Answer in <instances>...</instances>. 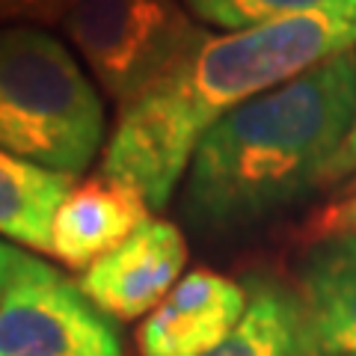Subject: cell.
<instances>
[{"mask_svg":"<svg viewBox=\"0 0 356 356\" xmlns=\"http://www.w3.org/2000/svg\"><path fill=\"white\" fill-rule=\"evenodd\" d=\"M356 48V13H309L273 24L205 33L119 107L102 170L163 211L199 140L222 116Z\"/></svg>","mask_w":356,"mask_h":356,"instance_id":"obj_1","label":"cell"},{"mask_svg":"<svg viewBox=\"0 0 356 356\" xmlns=\"http://www.w3.org/2000/svg\"><path fill=\"white\" fill-rule=\"evenodd\" d=\"M356 119V48L241 104L193 152L181 187L184 226L222 241L255 232L315 187Z\"/></svg>","mask_w":356,"mask_h":356,"instance_id":"obj_2","label":"cell"},{"mask_svg":"<svg viewBox=\"0 0 356 356\" xmlns=\"http://www.w3.org/2000/svg\"><path fill=\"white\" fill-rule=\"evenodd\" d=\"M104 128L102 92L54 33L0 27V149L77 178L102 149Z\"/></svg>","mask_w":356,"mask_h":356,"instance_id":"obj_3","label":"cell"},{"mask_svg":"<svg viewBox=\"0 0 356 356\" xmlns=\"http://www.w3.org/2000/svg\"><path fill=\"white\" fill-rule=\"evenodd\" d=\"M60 27L116 107L152 83L202 30L178 0H77Z\"/></svg>","mask_w":356,"mask_h":356,"instance_id":"obj_4","label":"cell"},{"mask_svg":"<svg viewBox=\"0 0 356 356\" xmlns=\"http://www.w3.org/2000/svg\"><path fill=\"white\" fill-rule=\"evenodd\" d=\"M0 356H125L122 339L81 285L21 250L0 297Z\"/></svg>","mask_w":356,"mask_h":356,"instance_id":"obj_5","label":"cell"},{"mask_svg":"<svg viewBox=\"0 0 356 356\" xmlns=\"http://www.w3.org/2000/svg\"><path fill=\"white\" fill-rule=\"evenodd\" d=\"M187 264L184 232L172 220L149 217L81 273V291L113 321H137L175 288Z\"/></svg>","mask_w":356,"mask_h":356,"instance_id":"obj_6","label":"cell"},{"mask_svg":"<svg viewBox=\"0 0 356 356\" xmlns=\"http://www.w3.org/2000/svg\"><path fill=\"white\" fill-rule=\"evenodd\" d=\"M250 303L247 285L196 267L154 306L137 330L140 356H205L238 327Z\"/></svg>","mask_w":356,"mask_h":356,"instance_id":"obj_7","label":"cell"},{"mask_svg":"<svg viewBox=\"0 0 356 356\" xmlns=\"http://www.w3.org/2000/svg\"><path fill=\"white\" fill-rule=\"evenodd\" d=\"M149 202L137 187L98 170L74 178L51 226V255L69 270L83 273L122 241L131 238L149 214Z\"/></svg>","mask_w":356,"mask_h":356,"instance_id":"obj_8","label":"cell"},{"mask_svg":"<svg viewBox=\"0 0 356 356\" xmlns=\"http://www.w3.org/2000/svg\"><path fill=\"white\" fill-rule=\"evenodd\" d=\"M297 294L315 356H356V235L312 243Z\"/></svg>","mask_w":356,"mask_h":356,"instance_id":"obj_9","label":"cell"},{"mask_svg":"<svg viewBox=\"0 0 356 356\" xmlns=\"http://www.w3.org/2000/svg\"><path fill=\"white\" fill-rule=\"evenodd\" d=\"M250 303L238 327L205 356H315L300 294L267 276L247 282Z\"/></svg>","mask_w":356,"mask_h":356,"instance_id":"obj_10","label":"cell"},{"mask_svg":"<svg viewBox=\"0 0 356 356\" xmlns=\"http://www.w3.org/2000/svg\"><path fill=\"white\" fill-rule=\"evenodd\" d=\"M74 178L0 149V235L33 252H51V226Z\"/></svg>","mask_w":356,"mask_h":356,"instance_id":"obj_11","label":"cell"},{"mask_svg":"<svg viewBox=\"0 0 356 356\" xmlns=\"http://www.w3.org/2000/svg\"><path fill=\"white\" fill-rule=\"evenodd\" d=\"M191 15L226 33L309 13H356V0H184Z\"/></svg>","mask_w":356,"mask_h":356,"instance_id":"obj_12","label":"cell"},{"mask_svg":"<svg viewBox=\"0 0 356 356\" xmlns=\"http://www.w3.org/2000/svg\"><path fill=\"white\" fill-rule=\"evenodd\" d=\"M344 235H356V178L330 205L315 211V214L306 220L303 232H300V241L312 247V243H318V241L344 238Z\"/></svg>","mask_w":356,"mask_h":356,"instance_id":"obj_13","label":"cell"},{"mask_svg":"<svg viewBox=\"0 0 356 356\" xmlns=\"http://www.w3.org/2000/svg\"><path fill=\"white\" fill-rule=\"evenodd\" d=\"M77 0H0V27L30 24V27H51L63 24L69 9Z\"/></svg>","mask_w":356,"mask_h":356,"instance_id":"obj_14","label":"cell"},{"mask_svg":"<svg viewBox=\"0 0 356 356\" xmlns=\"http://www.w3.org/2000/svg\"><path fill=\"white\" fill-rule=\"evenodd\" d=\"M353 170H356V119H353V125L348 131V137H344V143H341V149L336 152V158H332V163H330L324 184L339 181V178H344Z\"/></svg>","mask_w":356,"mask_h":356,"instance_id":"obj_15","label":"cell"},{"mask_svg":"<svg viewBox=\"0 0 356 356\" xmlns=\"http://www.w3.org/2000/svg\"><path fill=\"white\" fill-rule=\"evenodd\" d=\"M18 255H21V250H15L13 243H6V241H0V297L6 291V282H9V276H13Z\"/></svg>","mask_w":356,"mask_h":356,"instance_id":"obj_16","label":"cell"}]
</instances>
